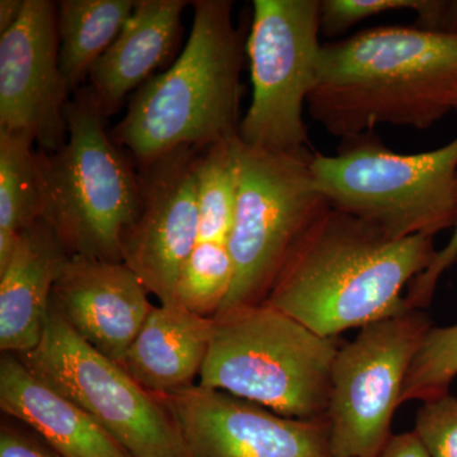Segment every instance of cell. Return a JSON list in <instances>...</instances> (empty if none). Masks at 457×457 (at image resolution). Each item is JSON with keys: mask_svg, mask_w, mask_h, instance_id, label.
I'll use <instances>...</instances> for the list:
<instances>
[{"mask_svg": "<svg viewBox=\"0 0 457 457\" xmlns=\"http://www.w3.org/2000/svg\"><path fill=\"white\" fill-rule=\"evenodd\" d=\"M306 107L343 141L378 125L427 130L457 110V32L383 26L323 45Z\"/></svg>", "mask_w": 457, "mask_h": 457, "instance_id": "obj_1", "label": "cell"}, {"mask_svg": "<svg viewBox=\"0 0 457 457\" xmlns=\"http://www.w3.org/2000/svg\"><path fill=\"white\" fill-rule=\"evenodd\" d=\"M436 253L432 237L394 239L329 206L295 246L263 303L337 338L409 312L404 291Z\"/></svg>", "mask_w": 457, "mask_h": 457, "instance_id": "obj_2", "label": "cell"}, {"mask_svg": "<svg viewBox=\"0 0 457 457\" xmlns=\"http://www.w3.org/2000/svg\"><path fill=\"white\" fill-rule=\"evenodd\" d=\"M233 4L192 2L194 22L179 59L132 95L112 139L128 147L137 164L179 147L203 150L237 137L243 42Z\"/></svg>", "mask_w": 457, "mask_h": 457, "instance_id": "obj_3", "label": "cell"}, {"mask_svg": "<svg viewBox=\"0 0 457 457\" xmlns=\"http://www.w3.org/2000/svg\"><path fill=\"white\" fill-rule=\"evenodd\" d=\"M65 120L64 145L36 150L41 219L71 257L123 263V236L143 207L139 176L107 134L87 87L69 99Z\"/></svg>", "mask_w": 457, "mask_h": 457, "instance_id": "obj_4", "label": "cell"}, {"mask_svg": "<svg viewBox=\"0 0 457 457\" xmlns=\"http://www.w3.org/2000/svg\"><path fill=\"white\" fill-rule=\"evenodd\" d=\"M200 386L286 418H327L337 338L319 336L266 303L213 317Z\"/></svg>", "mask_w": 457, "mask_h": 457, "instance_id": "obj_5", "label": "cell"}, {"mask_svg": "<svg viewBox=\"0 0 457 457\" xmlns=\"http://www.w3.org/2000/svg\"><path fill=\"white\" fill-rule=\"evenodd\" d=\"M341 147L337 155L314 153L311 161L330 207L394 239L435 237L455 227L457 137L418 154L393 152L372 131Z\"/></svg>", "mask_w": 457, "mask_h": 457, "instance_id": "obj_6", "label": "cell"}, {"mask_svg": "<svg viewBox=\"0 0 457 457\" xmlns=\"http://www.w3.org/2000/svg\"><path fill=\"white\" fill-rule=\"evenodd\" d=\"M312 154L269 152L239 139V197L227 243L234 282L216 315L266 302L295 246L329 209L312 177Z\"/></svg>", "mask_w": 457, "mask_h": 457, "instance_id": "obj_7", "label": "cell"}, {"mask_svg": "<svg viewBox=\"0 0 457 457\" xmlns=\"http://www.w3.org/2000/svg\"><path fill=\"white\" fill-rule=\"evenodd\" d=\"M16 356L131 457H186L179 429L159 400L121 365L80 338L53 299L41 342Z\"/></svg>", "mask_w": 457, "mask_h": 457, "instance_id": "obj_8", "label": "cell"}, {"mask_svg": "<svg viewBox=\"0 0 457 457\" xmlns=\"http://www.w3.org/2000/svg\"><path fill=\"white\" fill-rule=\"evenodd\" d=\"M320 0H254L246 42L253 96L240 120L245 145L308 155L303 108L318 79Z\"/></svg>", "mask_w": 457, "mask_h": 457, "instance_id": "obj_9", "label": "cell"}, {"mask_svg": "<svg viewBox=\"0 0 457 457\" xmlns=\"http://www.w3.org/2000/svg\"><path fill=\"white\" fill-rule=\"evenodd\" d=\"M422 311L361 328L337 352L327 420L333 457H376L392 437L411 361L431 329Z\"/></svg>", "mask_w": 457, "mask_h": 457, "instance_id": "obj_10", "label": "cell"}, {"mask_svg": "<svg viewBox=\"0 0 457 457\" xmlns=\"http://www.w3.org/2000/svg\"><path fill=\"white\" fill-rule=\"evenodd\" d=\"M153 395L179 429L186 457H333L327 418L278 416L198 384Z\"/></svg>", "mask_w": 457, "mask_h": 457, "instance_id": "obj_11", "label": "cell"}, {"mask_svg": "<svg viewBox=\"0 0 457 457\" xmlns=\"http://www.w3.org/2000/svg\"><path fill=\"white\" fill-rule=\"evenodd\" d=\"M196 147L139 165L143 207L122 239V262L161 305H177L180 270L198 243Z\"/></svg>", "mask_w": 457, "mask_h": 457, "instance_id": "obj_12", "label": "cell"}, {"mask_svg": "<svg viewBox=\"0 0 457 457\" xmlns=\"http://www.w3.org/2000/svg\"><path fill=\"white\" fill-rule=\"evenodd\" d=\"M69 99L56 3L26 0L16 25L0 35V130L26 132L40 149L56 152L68 137Z\"/></svg>", "mask_w": 457, "mask_h": 457, "instance_id": "obj_13", "label": "cell"}, {"mask_svg": "<svg viewBox=\"0 0 457 457\" xmlns=\"http://www.w3.org/2000/svg\"><path fill=\"white\" fill-rule=\"evenodd\" d=\"M146 288L125 263L69 258L53 290V303L75 333L121 365L154 308Z\"/></svg>", "mask_w": 457, "mask_h": 457, "instance_id": "obj_14", "label": "cell"}, {"mask_svg": "<svg viewBox=\"0 0 457 457\" xmlns=\"http://www.w3.org/2000/svg\"><path fill=\"white\" fill-rule=\"evenodd\" d=\"M71 255L47 222L38 219L20 236L16 251L0 270V350L22 354L44 336L60 273Z\"/></svg>", "mask_w": 457, "mask_h": 457, "instance_id": "obj_15", "label": "cell"}, {"mask_svg": "<svg viewBox=\"0 0 457 457\" xmlns=\"http://www.w3.org/2000/svg\"><path fill=\"white\" fill-rule=\"evenodd\" d=\"M187 4L186 0H137L122 31L89 73L87 89L106 119L171 56Z\"/></svg>", "mask_w": 457, "mask_h": 457, "instance_id": "obj_16", "label": "cell"}, {"mask_svg": "<svg viewBox=\"0 0 457 457\" xmlns=\"http://www.w3.org/2000/svg\"><path fill=\"white\" fill-rule=\"evenodd\" d=\"M0 408L64 457H131L86 413L42 383L16 354L0 360Z\"/></svg>", "mask_w": 457, "mask_h": 457, "instance_id": "obj_17", "label": "cell"}, {"mask_svg": "<svg viewBox=\"0 0 457 457\" xmlns=\"http://www.w3.org/2000/svg\"><path fill=\"white\" fill-rule=\"evenodd\" d=\"M213 319L198 317L179 305L154 306L121 366L150 394H168L192 386L200 375Z\"/></svg>", "mask_w": 457, "mask_h": 457, "instance_id": "obj_18", "label": "cell"}, {"mask_svg": "<svg viewBox=\"0 0 457 457\" xmlns=\"http://www.w3.org/2000/svg\"><path fill=\"white\" fill-rule=\"evenodd\" d=\"M56 5L60 71L73 96L122 31L137 2L62 0Z\"/></svg>", "mask_w": 457, "mask_h": 457, "instance_id": "obj_19", "label": "cell"}, {"mask_svg": "<svg viewBox=\"0 0 457 457\" xmlns=\"http://www.w3.org/2000/svg\"><path fill=\"white\" fill-rule=\"evenodd\" d=\"M26 132L0 130V255L11 257L21 234L41 219L40 177Z\"/></svg>", "mask_w": 457, "mask_h": 457, "instance_id": "obj_20", "label": "cell"}, {"mask_svg": "<svg viewBox=\"0 0 457 457\" xmlns=\"http://www.w3.org/2000/svg\"><path fill=\"white\" fill-rule=\"evenodd\" d=\"M239 188V137L200 150L196 164L198 243L227 245Z\"/></svg>", "mask_w": 457, "mask_h": 457, "instance_id": "obj_21", "label": "cell"}, {"mask_svg": "<svg viewBox=\"0 0 457 457\" xmlns=\"http://www.w3.org/2000/svg\"><path fill=\"white\" fill-rule=\"evenodd\" d=\"M234 282V264L228 246L197 243L180 270L176 302L198 317L213 318L228 299Z\"/></svg>", "mask_w": 457, "mask_h": 457, "instance_id": "obj_22", "label": "cell"}, {"mask_svg": "<svg viewBox=\"0 0 457 457\" xmlns=\"http://www.w3.org/2000/svg\"><path fill=\"white\" fill-rule=\"evenodd\" d=\"M394 11L417 12L420 29L457 32V2L437 0H323L321 32L341 35L362 21Z\"/></svg>", "mask_w": 457, "mask_h": 457, "instance_id": "obj_23", "label": "cell"}, {"mask_svg": "<svg viewBox=\"0 0 457 457\" xmlns=\"http://www.w3.org/2000/svg\"><path fill=\"white\" fill-rule=\"evenodd\" d=\"M457 376V324L431 328L411 361L403 385L400 405L411 400L429 402L450 394Z\"/></svg>", "mask_w": 457, "mask_h": 457, "instance_id": "obj_24", "label": "cell"}, {"mask_svg": "<svg viewBox=\"0 0 457 457\" xmlns=\"http://www.w3.org/2000/svg\"><path fill=\"white\" fill-rule=\"evenodd\" d=\"M414 432L429 457H457V398L447 394L423 403Z\"/></svg>", "mask_w": 457, "mask_h": 457, "instance_id": "obj_25", "label": "cell"}, {"mask_svg": "<svg viewBox=\"0 0 457 457\" xmlns=\"http://www.w3.org/2000/svg\"><path fill=\"white\" fill-rule=\"evenodd\" d=\"M456 203H457V182H456ZM457 261V216L453 233L451 236L449 243L437 251L433 258L431 266L420 273L418 278L409 285L407 294H405V303L409 311H423L431 303L433 295L441 276L453 266Z\"/></svg>", "mask_w": 457, "mask_h": 457, "instance_id": "obj_26", "label": "cell"}, {"mask_svg": "<svg viewBox=\"0 0 457 457\" xmlns=\"http://www.w3.org/2000/svg\"><path fill=\"white\" fill-rule=\"evenodd\" d=\"M0 457H64L42 438L21 431L16 427L2 425Z\"/></svg>", "mask_w": 457, "mask_h": 457, "instance_id": "obj_27", "label": "cell"}, {"mask_svg": "<svg viewBox=\"0 0 457 457\" xmlns=\"http://www.w3.org/2000/svg\"><path fill=\"white\" fill-rule=\"evenodd\" d=\"M376 457H429L425 445L416 432L393 435Z\"/></svg>", "mask_w": 457, "mask_h": 457, "instance_id": "obj_28", "label": "cell"}, {"mask_svg": "<svg viewBox=\"0 0 457 457\" xmlns=\"http://www.w3.org/2000/svg\"><path fill=\"white\" fill-rule=\"evenodd\" d=\"M26 0H0V35L9 31L22 16Z\"/></svg>", "mask_w": 457, "mask_h": 457, "instance_id": "obj_29", "label": "cell"}, {"mask_svg": "<svg viewBox=\"0 0 457 457\" xmlns=\"http://www.w3.org/2000/svg\"><path fill=\"white\" fill-rule=\"evenodd\" d=\"M457 111V110H456Z\"/></svg>", "mask_w": 457, "mask_h": 457, "instance_id": "obj_30", "label": "cell"}]
</instances>
